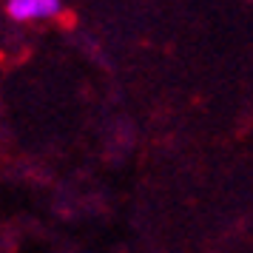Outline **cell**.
Returning <instances> with one entry per match:
<instances>
[{
	"mask_svg": "<svg viewBox=\"0 0 253 253\" xmlns=\"http://www.w3.org/2000/svg\"><path fill=\"white\" fill-rule=\"evenodd\" d=\"M63 3L60 0H6V12L12 20H48L57 17Z\"/></svg>",
	"mask_w": 253,
	"mask_h": 253,
	"instance_id": "cell-1",
	"label": "cell"
}]
</instances>
